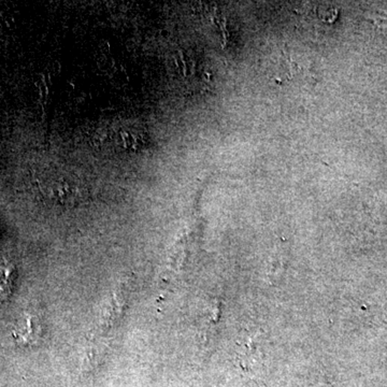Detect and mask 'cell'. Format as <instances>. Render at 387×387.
I'll use <instances>...</instances> for the list:
<instances>
[{
	"mask_svg": "<svg viewBox=\"0 0 387 387\" xmlns=\"http://www.w3.org/2000/svg\"><path fill=\"white\" fill-rule=\"evenodd\" d=\"M110 144L120 150L138 151L147 145V135L138 128L120 126L106 135Z\"/></svg>",
	"mask_w": 387,
	"mask_h": 387,
	"instance_id": "obj_1",
	"label": "cell"
},
{
	"mask_svg": "<svg viewBox=\"0 0 387 387\" xmlns=\"http://www.w3.org/2000/svg\"><path fill=\"white\" fill-rule=\"evenodd\" d=\"M40 327L35 322V319L31 315H26L25 326H21L15 329V337L19 342L23 345H33L39 337Z\"/></svg>",
	"mask_w": 387,
	"mask_h": 387,
	"instance_id": "obj_2",
	"label": "cell"
},
{
	"mask_svg": "<svg viewBox=\"0 0 387 387\" xmlns=\"http://www.w3.org/2000/svg\"><path fill=\"white\" fill-rule=\"evenodd\" d=\"M15 269L10 262L0 264V303L8 299L12 293Z\"/></svg>",
	"mask_w": 387,
	"mask_h": 387,
	"instance_id": "obj_3",
	"label": "cell"
}]
</instances>
